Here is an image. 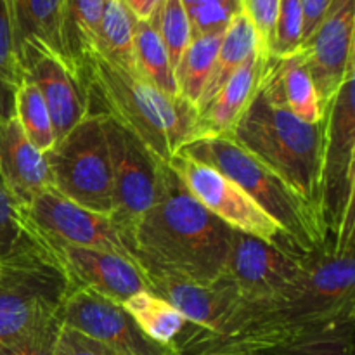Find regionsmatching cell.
Here are the masks:
<instances>
[{"label": "cell", "mask_w": 355, "mask_h": 355, "mask_svg": "<svg viewBox=\"0 0 355 355\" xmlns=\"http://www.w3.org/2000/svg\"><path fill=\"white\" fill-rule=\"evenodd\" d=\"M355 239L311 253L297 279L266 300L236 307L218 331L184 328L179 355H250L355 321Z\"/></svg>", "instance_id": "1"}, {"label": "cell", "mask_w": 355, "mask_h": 355, "mask_svg": "<svg viewBox=\"0 0 355 355\" xmlns=\"http://www.w3.org/2000/svg\"><path fill=\"white\" fill-rule=\"evenodd\" d=\"M257 51L263 52L260 38L257 35L255 28H253L252 21L241 10V12L232 17V21L222 33L217 61H215L210 82H208L203 97H201L200 107L205 106L215 96V92L231 78L232 73L241 68L246 59Z\"/></svg>", "instance_id": "22"}, {"label": "cell", "mask_w": 355, "mask_h": 355, "mask_svg": "<svg viewBox=\"0 0 355 355\" xmlns=\"http://www.w3.org/2000/svg\"><path fill=\"white\" fill-rule=\"evenodd\" d=\"M68 295L58 267L21 231L0 253V354L37 329L62 322Z\"/></svg>", "instance_id": "6"}, {"label": "cell", "mask_w": 355, "mask_h": 355, "mask_svg": "<svg viewBox=\"0 0 355 355\" xmlns=\"http://www.w3.org/2000/svg\"><path fill=\"white\" fill-rule=\"evenodd\" d=\"M260 90L305 123L322 121L324 107L302 49L286 58L267 55Z\"/></svg>", "instance_id": "19"}, {"label": "cell", "mask_w": 355, "mask_h": 355, "mask_svg": "<svg viewBox=\"0 0 355 355\" xmlns=\"http://www.w3.org/2000/svg\"><path fill=\"white\" fill-rule=\"evenodd\" d=\"M121 307L128 312L146 336L162 345L173 347L175 340L187 326L186 319L179 314V311L149 291L134 295Z\"/></svg>", "instance_id": "27"}, {"label": "cell", "mask_w": 355, "mask_h": 355, "mask_svg": "<svg viewBox=\"0 0 355 355\" xmlns=\"http://www.w3.org/2000/svg\"><path fill=\"white\" fill-rule=\"evenodd\" d=\"M279 2L281 0H241L243 12L252 21L266 54L269 52V44L270 38H272L277 10H279Z\"/></svg>", "instance_id": "34"}, {"label": "cell", "mask_w": 355, "mask_h": 355, "mask_svg": "<svg viewBox=\"0 0 355 355\" xmlns=\"http://www.w3.org/2000/svg\"><path fill=\"white\" fill-rule=\"evenodd\" d=\"M90 111L104 114L139 139L151 155L168 163L200 137V113L180 96H170L135 69H125L99 52L82 66Z\"/></svg>", "instance_id": "3"}, {"label": "cell", "mask_w": 355, "mask_h": 355, "mask_svg": "<svg viewBox=\"0 0 355 355\" xmlns=\"http://www.w3.org/2000/svg\"><path fill=\"white\" fill-rule=\"evenodd\" d=\"M266 52H253L246 59L245 64L236 69L231 78L215 92V96L198 110L200 137L231 134L236 121L241 118L259 90L263 68H266Z\"/></svg>", "instance_id": "20"}, {"label": "cell", "mask_w": 355, "mask_h": 355, "mask_svg": "<svg viewBox=\"0 0 355 355\" xmlns=\"http://www.w3.org/2000/svg\"><path fill=\"white\" fill-rule=\"evenodd\" d=\"M62 324L90 336L118 355H179L141 331L120 304L90 290H73L62 305Z\"/></svg>", "instance_id": "15"}, {"label": "cell", "mask_w": 355, "mask_h": 355, "mask_svg": "<svg viewBox=\"0 0 355 355\" xmlns=\"http://www.w3.org/2000/svg\"><path fill=\"white\" fill-rule=\"evenodd\" d=\"M222 33L224 31L194 37L177 66L175 78L180 97L193 104L196 110L200 107L201 97L210 82L211 71H214L215 61H217L218 47H220Z\"/></svg>", "instance_id": "25"}, {"label": "cell", "mask_w": 355, "mask_h": 355, "mask_svg": "<svg viewBox=\"0 0 355 355\" xmlns=\"http://www.w3.org/2000/svg\"><path fill=\"white\" fill-rule=\"evenodd\" d=\"M250 355H355V321Z\"/></svg>", "instance_id": "29"}, {"label": "cell", "mask_w": 355, "mask_h": 355, "mask_svg": "<svg viewBox=\"0 0 355 355\" xmlns=\"http://www.w3.org/2000/svg\"><path fill=\"white\" fill-rule=\"evenodd\" d=\"M166 165L179 177L186 189L225 225L288 252L304 253L279 224H276L248 194L243 193L241 187L214 166L198 162L184 153H177Z\"/></svg>", "instance_id": "9"}, {"label": "cell", "mask_w": 355, "mask_h": 355, "mask_svg": "<svg viewBox=\"0 0 355 355\" xmlns=\"http://www.w3.org/2000/svg\"><path fill=\"white\" fill-rule=\"evenodd\" d=\"M141 272L149 293L168 302L187 324L203 333L218 331L241 302L225 277L198 283L151 267H142Z\"/></svg>", "instance_id": "17"}, {"label": "cell", "mask_w": 355, "mask_h": 355, "mask_svg": "<svg viewBox=\"0 0 355 355\" xmlns=\"http://www.w3.org/2000/svg\"><path fill=\"white\" fill-rule=\"evenodd\" d=\"M121 2L127 6V9L130 10L135 19L148 21L151 19V16L156 12L163 0H121Z\"/></svg>", "instance_id": "39"}, {"label": "cell", "mask_w": 355, "mask_h": 355, "mask_svg": "<svg viewBox=\"0 0 355 355\" xmlns=\"http://www.w3.org/2000/svg\"><path fill=\"white\" fill-rule=\"evenodd\" d=\"M232 232L163 163L158 198L125 243L139 270L151 267L198 283H215L224 277Z\"/></svg>", "instance_id": "2"}, {"label": "cell", "mask_w": 355, "mask_h": 355, "mask_svg": "<svg viewBox=\"0 0 355 355\" xmlns=\"http://www.w3.org/2000/svg\"><path fill=\"white\" fill-rule=\"evenodd\" d=\"M12 114L23 128L28 141L45 155L55 144L54 125L49 114L47 104L30 78L23 75L14 92Z\"/></svg>", "instance_id": "28"}, {"label": "cell", "mask_w": 355, "mask_h": 355, "mask_svg": "<svg viewBox=\"0 0 355 355\" xmlns=\"http://www.w3.org/2000/svg\"><path fill=\"white\" fill-rule=\"evenodd\" d=\"M354 31L355 0H333L319 26L302 45L322 107L355 66Z\"/></svg>", "instance_id": "16"}, {"label": "cell", "mask_w": 355, "mask_h": 355, "mask_svg": "<svg viewBox=\"0 0 355 355\" xmlns=\"http://www.w3.org/2000/svg\"><path fill=\"white\" fill-rule=\"evenodd\" d=\"M355 66L324 107L319 208L331 243L355 232Z\"/></svg>", "instance_id": "7"}, {"label": "cell", "mask_w": 355, "mask_h": 355, "mask_svg": "<svg viewBox=\"0 0 355 355\" xmlns=\"http://www.w3.org/2000/svg\"><path fill=\"white\" fill-rule=\"evenodd\" d=\"M51 189L66 200L111 217L114 210L113 179L104 116L90 111L54 148L45 153Z\"/></svg>", "instance_id": "8"}, {"label": "cell", "mask_w": 355, "mask_h": 355, "mask_svg": "<svg viewBox=\"0 0 355 355\" xmlns=\"http://www.w3.org/2000/svg\"><path fill=\"white\" fill-rule=\"evenodd\" d=\"M9 7L16 52L24 40L35 38L64 54L61 45L62 0H9Z\"/></svg>", "instance_id": "23"}, {"label": "cell", "mask_w": 355, "mask_h": 355, "mask_svg": "<svg viewBox=\"0 0 355 355\" xmlns=\"http://www.w3.org/2000/svg\"><path fill=\"white\" fill-rule=\"evenodd\" d=\"M135 69L141 76L170 96H180L175 71L170 64L168 54L158 30L151 19H135L134 33Z\"/></svg>", "instance_id": "26"}, {"label": "cell", "mask_w": 355, "mask_h": 355, "mask_svg": "<svg viewBox=\"0 0 355 355\" xmlns=\"http://www.w3.org/2000/svg\"><path fill=\"white\" fill-rule=\"evenodd\" d=\"M182 6L189 17L193 38L220 33L243 10L241 0H182Z\"/></svg>", "instance_id": "33"}, {"label": "cell", "mask_w": 355, "mask_h": 355, "mask_svg": "<svg viewBox=\"0 0 355 355\" xmlns=\"http://www.w3.org/2000/svg\"><path fill=\"white\" fill-rule=\"evenodd\" d=\"M229 137L319 208L324 121L305 123L259 87Z\"/></svg>", "instance_id": "4"}, {"label": "cell", "mask_w": 355, "mask_h": 355, "mask_svg": "<svg viewBox=\"0 0 355 355\" xmlns=\"http://www.w3.org/2000/svg\"><path fill=\"white\" fill-rule=\"evenodd\" d=\"M151 21L162 37L173 71H177L184 52L193 40V30L182 0H163Z\"/></svg>", "instance_id": "30"}, {"label": "cell", "mask_w": 355, "mask_h": 355, "mask_svg": "<svg viewBox=\"0 0 355 355\" xmlns=\"http://www.w3.org/2000/svg\"><path fill=\"white\" fill-rule=\"evenodd\" d=\"M21 236V207L0 184V253L7 252Z\"/></svg>", "instance_id": "36"}, {"label": "cell", "mask_w": 355, "mask_h": 355, "mask_svg": "<svg viewBox=\"0 0 355 355\" xmlns=\"http://www.w3.org/2000/svg\"><path fill=\"white\" fill-rule=\"evenodd\" d=\"M179 153L214 166L241 187L304 253L319 252L329 241L321 210L298 196L281 177L236 144L229 135H207Z\"/></svg>", "instance_id": "5"}, {"label": "cell", "mask_w": 355, "mask_h": 355, "mask_svg": "<svg viewBox=\"0 0 355 355\" xmlns=\"http://www.w3.org/2000/svg\"><path fill=\"white\" fill-rule=\"evenodd\" d=\"M21 231L45 253L68 283L69 291L90 290L107 300L123 305L134 295L146 290L137 263L101 250L76 248L51 239L30 224L21 211Z\"/></svg>", "instance_id": "10"}, {"label": "cell", "mask_w": 355, "mask_h": 355, "mask_svg": "<svg viewBox=\"0 0 355 355\" xmlns=\"http://www.w3.org/2000/svg\"><path fill=\"white\" fill-rule=\"evenodd\" d=\"M23 78L14 42L9 0H0V113L12 114L14 92Z\"/></svg>", "instance_id": "31"}, {"label": "cell", "mask_w": 355, "mask_h": 355, "mask_svg": "<svg viewBox=\"0 0 355 355\" xmlns=\"http://www.w3.org/2000/svg\"><path fill=\"white\" fill-rule=\"evenodd\" d=\"M104 134L113 179L114 210L110 218L125 241L158 198L163 163L135 135L107 116H104Z\"/></svg>", "instance_id": "11"}, {"label": "cell", "mask_w": 355, "mask_h": 355, "mask_svg": "<svg viewBox=\"0 0 355 355\" xmlns=\"http://www.w3.org/2000/svg\"><path fill=\"white\" fill-rule=\"evenodd\" d=\"M304 45V9L302 0H281L267 55L286 58Z\"/></svg>", "instance_id": "32"}, {"label": "cell", "mask_w": 355, "mask_h": 355, "mask_svg": "<svg viewBox=\"0 0 355 355\" xmlns=\"http://www.w3.org/2000/svg\"><path fill=\"white\" fill-rule=\"evenodd\" d=\"M104 0H62L61 45L78 69L97 49Z\"/></svg>", "instance_id": "21"}, {"label": "cell", "mask_w": 355, "mask_h": 355, "mask_svg": "<svg viewBox=\"0 0 355 355\" xmlns=\"http://www.w3.org/2000/svg\"><path fill=\"white\" fill-rule=\"evenodd\" d=\"M55 355H118L90 336L62 324L55 340Z\"/></svg>", "instance_id": "35"}, {"label": "cell", "mask_w": 355, "mask_h": 355, "mask_svg": "<svg viewBox=\"0 0 355 355\" xmlns=\"http://www.w3.org/2000/svg\"><path fill=\"white\" fill-rule=\"evenodd\" d=\"M134 33L135 17L127 6L121 0H104L96 52L113 64L135 69Z\"/></svg>", "instance_id": "24"}, {"label": "cell", "mask_w": 355, "mask_h": 355, "mask_svg": "<svg viewBox=\"0 0 355 355\" xmlns=\"http://www.w3.org/2000/svg\"><path fill=\"white\" fill-rule=\"evenodd\" d=\"M309 255L234 231L224 277L243 304L266 300L293 283L305 269Z\"/></svg>", "instance_id": "13"}, {"label": "cell", "mask_w": 355, "mask_h": 355, "mask_svg": "<svg viewBox=\"0 0 355 355\" xmlns=\"http://www.w3.org/2000/svg\"><path fill=\"white\" fill-rule=\"evenodd\" d=\"M61 326L62 322H58V324L37 329L19 343L3 350L0 355H55V340H58Z\"/></svg>", "instance_id": "37"}, {"label": "cell", "mask_w": 355, "mask_h": 355, "mask_svg": "<svg viewBox=\"0 0 355 355\" xmlns=\"http://www.w3.org/2000/svg\"><path fill=\"white\" fill-rule=\"evenodd\" d=\"M24 218L51 239L76 248L101 250L135 263L130 248L106 215L80 207L54 189H47L21 207Z\"/></svg>", "instance_id": "14"}, {"label": "cell", "mask_w": 355, "mask_h": 355, "mask_svg": "<svg viewBox=\"0 0 355 355\" xmlns=\"http://www.w3.org/2000/svg\"><path fill=\"white\" fill-rule=\"evenodd\" d=\"M21 71L47 104L55 141L64 137L90 113V97L82 69L47 44L28 38L17 49Z\"/></svg>", "instance_id": "12"}, {"label": "cell", "mask_w": 355, "mask_h": 355, "mask_svg": "<svg viewBox=\"0 0 355 355\" xmlns=\"http://www.w3.org/2000/svg\"><path fill=\"white\" fill-rule=\"evenodd\" d=\"M0 184L19 207L51 189L47 159L38 151L14 114L0 113Z\"/></svg>", "instance_id": "18"}, {"label": "cell", "mask_w": 355, "mask_h": 355, "mask_svg": "<svg viewBox=\"0 0 355 355\" xmlns=\"http://www.w3.org/2000/svg\"><path fill=\"white\" fill-rule=\"evenodd\" d=\"M333 0H302V9H304V44L309 40L322 17L328 12Z\"/></svg>", "instance_id": "38"}]
</instances>
